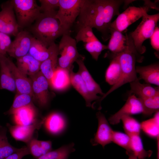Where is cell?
I'll return each instance as SVG.
<instances>
[{"label":"cell","mask_w":159,"mask_h":159,"mask_svg":"<svg viewBox=\"0 0 159 159\" xmlns=\"http://www.w3.org/2000/svg\"><path fill=\"white\" fill-rule=\"evenodd\" d=\"M125 0H85L76 22L78 29L89 27L96 29L106 41L110 36L112 19L120 14L119 9Z\"/></svg>","instance_id":"1"},{"label":"cell","mask_w":159,"mask_h":159,"mask_svg":"<svg viewBox=\"0 0 159 159\" xmlns=\"http://www.w3.org/2000/svg\"><path fill=\"white\" fill-rule=\"evenodd\" d=\"M126 45V48L124 52L119 54H113L117 57L121 67V74L119 80L96 102V103L100 102L108 95L122 86L130 83L138 78L136 71L135 63L136 62H142L144 57L137 52L130 36L127 37Z\"/></svg>","instance_id":"2"},{"label":"cell","mask_w":159,"mask_h":159,"mask_svg":"<svg viewBox=\"0 0 159 159\" xmlns=\"http://www.w3.org/2000/svg\"><path fill=\"white\" fill-rule=\"evenodd\" d=\"M56 15L41 13L34 24L30 26L29 32L47 48L54 43L58 38L64 34H69L63 28Z\"/></svg>","instance_id":"3"},{"label":"cell","mask_w":159,"mask_h":159,"mask_svg":"<svg viewBox=\"0 0 159 159\" xmlns=\"http://www.w3.org/2000/svg\"><path fill=\"white\" fill-rule=\"evenodd\" d=\"M142 18L141 21L135 30L129 33L137 51L141 55L146 51V47L143 44L153 34L159 21V14L150 15L146 13Z\"/></svg>","instance_id":"4"},{"label":"cell","mask_w":159,"mask_h":159,"mask_svg":"<svg viewBox=\"0 0 159 159\" xmlns=\"http://www.w3.org/2000/svg\"><path fill=\"white\" fill-rule=\"evenodd\" d=\"M19 28L30 26L41 14L35 0H11Z\"/></svg>","instance_id":"5"},{"label":"cell","mask_w":159,"mask_h":159,"mask_svg":"<svg viewBox=\"0 0 159 159\" xmlns=\"http://www.w3.org/2000/svg\"><path fill=\"white\" fill-rule=\"evenodd\" d=\"M85 0H59L55 17L64 29L70 34V29L80 14Z\"/></svg>","instance_id":"6"},{"label":"cell","mask_w":159,"mask_h":159,"mask_svg":"<svg viewBox=\"0 0 159 159\" xmlns=\"http://www.w3.org/2000/svg\"><path fill=\"white\" fill-rule=\"evenodd\" d=\"M144 1L145 3L143 6H130L120 14L116 19L111 22L110 27L122 32L130 25L142 17L145 13L150 10V9H157L155 3L149 1Z\"/></svg>","instance_id":"7"},{"label":"cell","mask_w":159,"mask_h":159,"mask_svg":"<svg viewBox=\"0 0 159 159\" xmlns=\"http://www.w3.org/2000/svg\"><path fill=\"white\" fill-rule=\"evenodd\" d=\"M76 40L70 34H64L62 36L58 45L59 54L58 66L70 71L73 68V63L79 58L84 56L78 52Z\"/></svg>","instance_id":"8"},{"label":"cell","mask_w":159,"mask_h":159,"mask_svg":"<svg viewBox=\"0 0 159 159\" xmlns=\"http://www.w3.org/2000/svg\"><path fill=\"white\" fill-rule=\"evenodd\" d=\"M92 28L86 27L78 29L75 37L77 43L82 41L85 49L96 61L104 50L107 49V45L103 44L93 33Z\"/></svg>","instance_id":"9"},{"label":"cell","mask_w":159,"mask_h":159,"mask_svg":"<svg viewBox=\"0 0 159 159\" xmlns=\"http://www.w3.org/2000/svg\"><path fill=\"white\" fill-rule=\"evenodd\" d=\"M0 11V32L16 36L19 32L18 24L11 0L1 4Z\"/></svg>","instance_id":"10"},{"label":"cell","mask_w":159,"mask_h":159,"mask_svg":"<svg viewBox=\"0 0 159 159\" xmlns=\"http://www.w3.org/2000/svg\"><path fill=\"white\" fill-rule=\"evenodd\" d=\"M29 77L32 82L33 97L40 107H47L49 99L47 80L40 71Z\"/></svg>","instance_id":"11"},{"label":"cell","mask_w":159,"mask_h":159,"mask_svg":"<svg viewBox=\"0 0 159 159\" xmlns=\"http://www.w3.org/2000/svg\"><path fill=\"white\" fill-rule=\"evenodd\" d=\"M33 37L29 31L22 30L19 32L12 41L7 53L16 59L27 54Z\"/></svg>","instance_id":"12"},{"label":"cell","mask_w":159,"mask_h":159,"mask_svg":"<svg viewBox=\"0 0 159 159\" xmlns=\"http://www.w3.org/2000/svg\"><path fill=\"white\" fill-rule=\"evenodd\" d=\"M143 107L138 97L134 94L130 95L122 107L117 112L112 115L108 121L112 125L119 123L121 118L124 116L142 113Z\"/></svg>","instance_id":"13"},{"label":"cell","mask_w":159,"mask_h":159,"mask_svg":"<svg viewBox=\"0 0 159 159\" xmlns=\"http://www.w3.org/2000/svg\"><path fill=\"white\" fill-rule=\"evenodd\" d=\"M96 116L98 121V127L94 137L91 139L93 146L100 145L103 148L112 142L113 130L111 127L105 115L100 111Z\"/></svg>","instance_id":"14"},{"label":"cell","mask_w":159,"mask_h":159,"mask_svg":"<svg viewBox=\"0 0 159 159\" xmlns=\"http://www.w3.org/2000/svg\"><path fill=\"white\" fill-rule=\"evenodd\" d=\"M45 118L29 125H13L7 123L6 126L14 138L27 143L33 138L35 131L39 129L43 124Z\"/></svg>","instance_id":"15"},{"label":"cell","mask_w":159,"mask_h":159,"mask_svg":"<svg viewBox=\"0 0 159 159\" xmlns=\"http://www.w3.org/2000/svg\"><path fill=\"white\" fill-rule=\"evenodd\" d=\"M6 60L11 72L18 94H27L33 97L32 84L30 78L21 72L10 58L6 57Z\"/></svg>","instance_id":"16"},{"label":"cell","mask_w":159,"mask_h":159,"mask_svg":"<svg viewBox=\"0 0 159 159\" xmlns=\"http://www.w3.org/2000/svg\"><path fill=\"white\" fill-rule=\"evenodd\" d=\"M48 48L49 52V57L41 62L40 71L47 79L49 84L58 66L59 52L58 45L55 43Z\"/></svg>","instance_id":"17"},{"label":"cell","mask_w":159,"mask_h":159,"mask_svg":"<svg viewBox=\"0 0 159 159\" xmlns=\"http://www.w3.org/2000/svg\"><path fill=\"white\" fill-rule=\"evenodd\" d=\"M12 115L16 125H30L44 118H37L36 111L32 104L17 109Z\"/></svg>","instance_id":"18"},{"label":"cell","mask_w":159,"mask_h":159,"mask_svg":"<svg viewBox=\"0 0 159 159\" xmlns=\"http://www.w3.org/2000/svg\"><path fill=\"white\" fill-rule=\"evenodd\" d=\"M73 69L70 70L71 84L84 99L86 106L91 107L92 102L95 100H98L101 96L95 95L91 93L80 74L78 72H74Z\"/></svg>","instance_id":"19"},{"label":"cell","mask_w":159,"mask_h":159,"mask_svg":"<svg viewBox=\"0 0 159 159\" xmlns=\"http://www.w3.org/2000/svg\"><path fill=\"white\" fill-rule=\"evenodd\" d=\"M85 59L84 56L78 59L76 61L79 67L78 72L91 93L96 96L99 94L102 96L105 93L102 92L99 85L93 79L87 69L84 62Z\"/></svg>","instance_id":"20"},{"label":"cell","mask_w":159,"mask_h":159,"mask_svg":"<svg viewBox=\"0 0 159 159\" xmlns=\"http://www.w3.org/2000/svg\"><path fill=\"white\" fill-rule=\"evenodd\" d=\"M6 57L0 55V89L14 92L16 90V86Z\"/></svg>","instance_id":"21"},{"label":"cell","mask_w":159,"mask_h":159,"mask_svg":"<svg viewBox=\"0 0 159 159\" xmlns=\"http://www.w3.org/2000/svg\"><path fill=\"white\" fill-rule=\"evenodd\" d=\"M137 74L139 75L140 80H143L146 83L159 86V64L155 63L144 66L136 67Z\"/></svg>","instance_id":"22"},{"label":"cell","mask_w":159,"mask_h":159,"mask_svg":"<svg viewBox=\"0 0 159 159\" xmlns=\"http://www.w3.org/2000/svg\"><path fill=\"white\" fill-rule=\"evenodd\" d=\"M43 124L49 133L53 135H57L65 129L66 121L65 118L60 113L53 112L45 117Z\"/></svg>","instance_id":"23"},{"label":"cell","mask_w":159,"mask_h":159,"mask_svg":"<svg viewBox=\"0 0 159 159\" xmlns=\"http://www.w3.org/2000/svg\"><path fill=\"white\" fill-rule=\"evenodd\" d=\"M110 34V40L107 45V49L110 52V54L115 55L124 52L127 47L126 35L111 27Z\"/></svg>","instance_id":"24"},{"label":"cell","mask_w":159,"mask_h":159,"mask_svg":"<svg viewBox=\"0 0 159 159\" xmlns=\"http://www.w3.org/2000/svg\"><path fill=\"white\" fill-rule=\"evenodd\" d=\"M41 63L28 53L16 59V66L24 75L30 76L40 71Z\"/></svg>","instance_id":"25"},{"label":"cell","mask_w":159,"mask_h":159,"mask_svg":"<svg viewBox=\"0 0 159 159\" xmlns=\"http://www.w3.org/2000/svg\"><path fill=\"white\" fill-rule=\"evenodd\" d=\"M70 85V71L58 66L49 85L55 90L62 91L67 89Z\"/></svg>","instance_id":"26"},{"label":"cell","mask_w":159,"mask_h":159,"mask_svg":"<svg viewBox=\"0 0 159 159\" xmlns=\"http://www.w3.org/2000/svg\"><path fill=\"white\" fill-rule=\"evenodd\" d=\"M138 78L130 82V94H133L139 98H144L159 94V87H153L148 83H141Z\"/></svg>","instance_id":"27"},{"label":"cell","mask_w":159,"mask_h":159,"mask_svg":"<svg viewBox=\"0 0 159 159\" xmlns=\"http://www.w3.org/2000/svg\"><path fill=\"white\" fill-rule=\"evenodd\" d=\"M111 58L110 64L105 73V80L109 85L113 86L116 84L120 77L121 69L117 57L109 54Z\"/></svg>","instance_id":"28"},{"label":"cell","mask_w":159,"mask_h":159,"mask_svg":"<svg viewBox=\"0 0 159 159\" xmlns=\"http://www.w3.org/2000/svg\"><path fill=\"white\" fill-rule=\"evenodd\" d=\"M129 135L130 138L131 153L135 155L138 159H146L151 156L153 151L146 150L144 149L140 135Z\"/></svg>","instance_id":"29"},{"label":"cell","mask_w":159,"mask_h":159,"mask_svg":"<svg viewBox=\"0 0 159 159\" xmlns=\"http://www.w3.org/2000/svg\"><path fill=\"white\" fill-rule=\"evenodd\" d=\"M74 144L72 143L51 150L40 157L34 159H68L70 154L75 151Z\"/></svg>","instance_id":"30"},{"label":"cell","mask_w":159,"mask_h":159,"mask_svg":"<svg viewBox=\"0 0 159 159\" xmlns=\"http://www.w3.org/2000/svg\"><path fill=\"white\" fill-rule=\"evenodd\" d=\"M141 124V129L148 136L156 138L159 135V112L155 113L153 117L144 121Z\"/></svg>","instance_id":"31"},{"label":"cell","mask_w":159,"mask_h":159,"mask_svg":"<svg viewBox=\"0 0 159 159\" xmlns=\"http://www.w3.org/2000/svg\"><path fill=\"white\" fill-rule=\"evenodd\" d=\"M28 54L42 62L48 57L49 52L48 48L34 37Z\"/></svg>","instance_id":"32"},{"label":"cell","mask_w":159,"mask_h":159,"mask_svg":"<svg viewBox=\"0 0 159 159\" xmlns=\"http://www.w3.org/2000/svg\"><path fill=\"white\" fill-rule=\"evenodd\" d=\"M6 128L0 125V159H5L13 153L20 150L9 142L6 136Z\"/></svg>","instance_id":"33"},{"label":"cell","mask_w":159,"mask_h":159,"mask_svg":"<svg viewBox=\"0 0 159 159\" xmlns=\"http://www.w3.org/2000/svg\"><path fill=\"white\" fill-rule=\"evenodd\" d=\"M139 99L142 104L143 115L150 116L159 111V94L153 96Z\"/></svg>","instance_id":"34"},{"label":"cell","mask_w":159,"mask_h":159,"mask_svg":"<svg viewBox=\"0 0 159 159\" xmlns=\"http://www.w3.org/2000/svg\"><path fill=\"white\" fill-rule=\"evenodd\" d=\"M121 120L122 122L124 130L128 135H140L141 130V124L131 116L123 117Z\"/></svg>","instance_id":"35"},{"label":"cell","mask_w":159,"mask_h":159,"mask_svg":"<svg viewBox=\"0 0 159 159\" xmlns=\"http://www.w3.org/2000/svg\"><path fill=\"white\" fill-rule=\"evenodd\" d=\"M112 142L125 149L127 155L131 154L130 138V136L126 133L113 130Z\"/></svg>","instance_id":"36"},{"label":"cell","mask_w":159,"mask_h":159,"mask_svg":"<svg viewBox=\"0 0 159 159\" xmlns=\"http://www.w3.org/2000/svg\"><path fill=\"white\" fill-rule=\"evenodd\" d=\"M32 97L26 94H20L16 97L10 109L6 112V114L12 115L17 109L32 104Z\"/></svg>","instance_id":"37"},{"label":"cell","mask_w":159,"mask_h":159,"mask_svg":"<svg viewBox=\"0 0 159 159\" xmlns=\"http://www.w3.org/2000/svg\"><path fill=\"white\" fill-rule=\"evenodd\" d=\"M41 13L50 14H56L55 9L58 8L59 0H39Z\"/></svg>","instance_id":"38"},{"label":"cell","mask_w":159,"mask_h":159,"mask_svg":"<svg viewBox=\"0 0 159 159\" xmlns=\"http://www.w3.org/2000/svg\"><path fill=\"white\" fill-rule=\"evenodd\" d=\"M27 144L30 154L37 158L47 153L41 145L39 140L33 138Z\"/></svg>","instance_id":"39"},{"label":"cell","mask_w":159,"mask_h":159,"mask_svg":"<svg viewBox=\"0 0 159 159\" xmlns=\"http://www.w3.org/2000/svg\"><path fill=\"white\" fill-rule=\"evenodd\" d=\"M11 42L9 36L0 32V55L6 56Z\"/></svg>","instance_id":"40"},{"label":"cell","mask_w":159,"mask_h":159,"mask_svg":"<svg viewBox=\"0 0 159 159\" xmlns=\"http://www.w3.org/2000/svg\"><path fill=\"white\" fill-rule=\"evenodd\" d=\"M159 28L156 26L152 35L150 38V44L153 48L156 51L155 55L159 58Z\"/></svg>","instance_id":"41"},{"label":"cell","mask_w":159,"mask_h":159,"mask_svg":"<svg viewBox=\"0 0 159 159\" xmlns=\"http://www.w3.org/2000/svg\"><path fill=\"white\" fill-rule=\"evenodd\" d=\"M30 154L28 148L25 147L20 148L16 151L7 157L5 159H22L24 156Z\"/></svg>","instance_id":"42"},{"label":"cell","mask_w":159,"mask_h":159,"mask_svg":"<svg viewBox=\"0 0 159 159\" xmlns=\"http://www.w3.org/2000/svg\"><path fill=\"white\" fill-rule=\"evenodd\" d=\"M40 144L47 153L52 150V142L51 141L39 140Z\"/></svg>","instance_id":"43"},{"label":"cell","mask_w":159,"mask_h":159,"mask_svg":"<svg viewBox=\"0 0 159 159\" xmlns=\"http://www.w3.org/2000/svg\"><path fill=\"white\" fill-rule=\"evenodd\" d=\"M128 155L129 156L128 159H138L132 153L129 154Z\"/></svg>","instance_id":"44"}]
</instances>
